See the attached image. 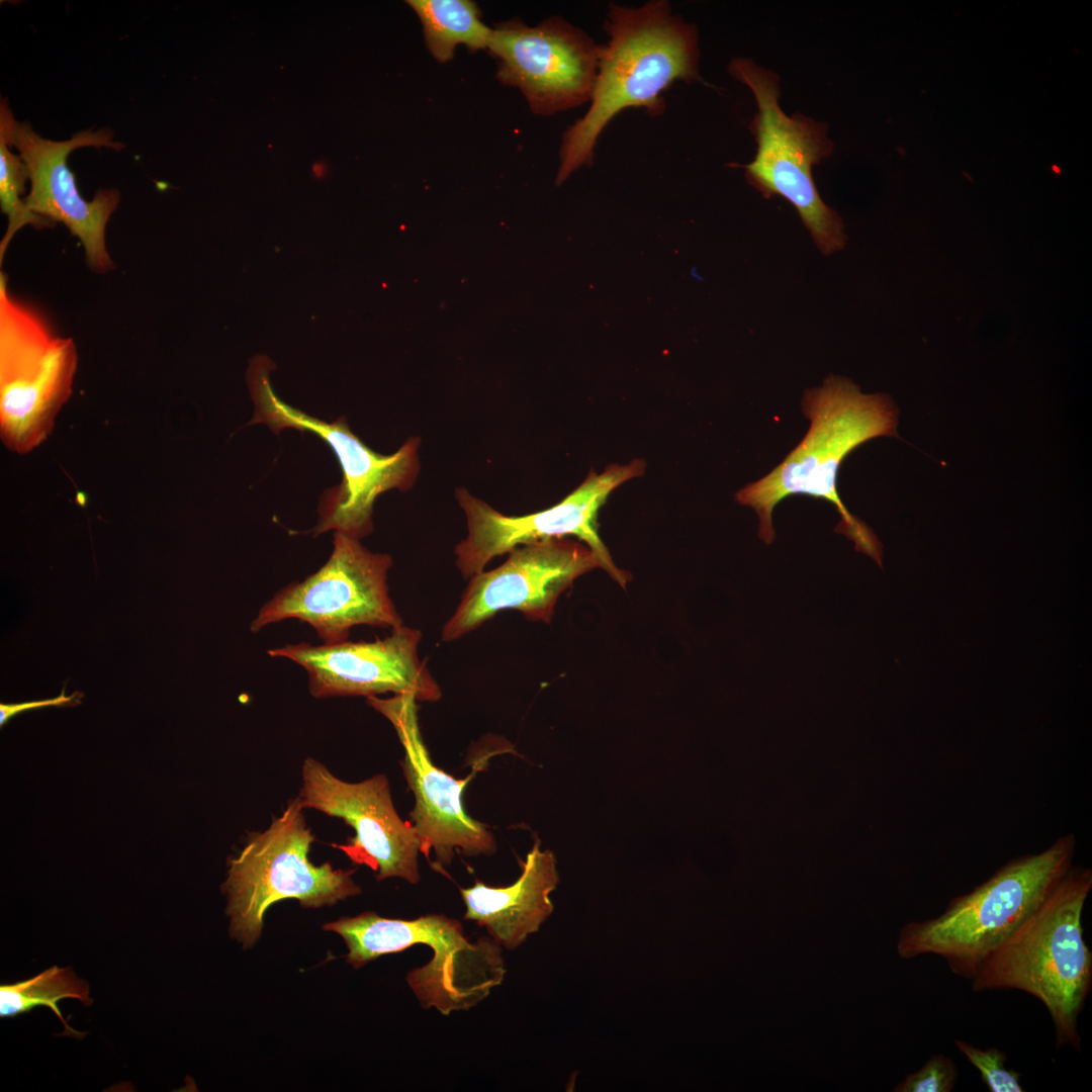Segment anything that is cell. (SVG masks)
Here are the masks:
<instances>
[{
    "label": "cell",
    "mask_w": 1092,
    "mask_h": 1092,
    "mask_svg": "<svg viewBox=\"0 0 1092 1092\" xmlns=\"http://www.w3.org/2000/svg\"><path fill=\"white\" fill-rule=\"evenodd\" d=\"M301 776L304 808L341 818L355 830L353 842L343 847L352 860L368 864L379 881L393 877L412 884L420 881V838L396 813L385 776L348 783L311 757L303 761Z\"/></svg>",
    "instance_id": "cell-16"
},
{
    "label": "cell",
    "mask_w": 1092,
    "mask_h": 1092,
    "mask_svg": "<svg viewBox=\"0 0 1092 1092\" xmlns=\"http://www.w3.org/2000/svg\"><path fill=\"white\" fill-rule=\"evenodd\" d=\"M0 128L26 165L30 187L23 199L28 210L55 223H63L77 237L84 248L86 264L93 272L112 270L114 263L106 249L105 230L119 204L120 193L112 188L99 189L93 199L87 201L81 196L67 161L69 155L80 148L120 151L124 145L115 142L113 132L106 127L81 130L65 141L42 138L29 122L15 119L3 98Z\"/></svg>",
    "instance_id": "cell-12"
},
{
    "label": "cell",
    "mask_w": 1092,
    "mask_h": 1092,
    "mask_svg": "<svg viewBox=\"0 0 1092 1092\" xmlns=\"http://www.w3.org/2000/svg\"><path fill=\"white\" fill-rule=\"evenodd\" d=\"M77 347L0 272V418L5 444L26 452L49 434L72 391Z\"/></svg>",
    "instance_id": "cell-9"
},
{
    "label": "cell",
    "mask_w": 1092,
    "mask_h": 1092,
    "mask_svg": "<svg viewBox=\"0 0 1092 1092\" xmlns=\"http://www.w3.org/2000/svg\"><path fill=\"white\" fill-rule=\"evenodd\" d=\"M323 928L344 938L347 962L356 969L417 943L430 946L433 959L410 972L406 979L423 1007H436L444 1015L474 1006L502 983L506 973L498 943L486 937L468 941L461 923L444 915L401 920L364 912Z\"/></svg>",
    "instance_id": "cell-6"
},
{
    "label": "cell",
    "mask_w": 1092,
    "mask_h": 1092,
    "mask_svg": "<svg viewBox=\"0 0 1092 1092\" xmlns=\"http://www.w3.org/2000/svg\"><path fill=\"white\" fill-rule=\"evenodd\" d=\"M328 561L302 581L278 590L259 611L250 630L286 619L310 625L326 644L346 641L357 625L394 629L403 625L388 590L392 559L365 548L359 539L334 532Z\"/></svg>",
    "instance_id": "cell-10"
},
{
    "label": "cell",
    "mask_w": 1092,
    "mask_h": 1092,
    "mask_svg": "<svg viewBox=\"0 0 1092 1092\" xmlns=\"http://www.w3.org/2000/svg\"><path fill=\"white\" fill-rule=\"evenodd\" d=\"M303 809L299 796L290 801L282 815L265 831L252 833L230 861L222 885L226 913L232 935L245 947L257 941L267 909L278 901L296 899L304 908H318L361 893L352 872L309 860L314 836Z\"/></svg>",
    "instance_id": "cell-8"
},
{
    "label": "cell",
    "mask_w": 1092,
    "mask_h": 1092,
    "mask_svg": "<svg viewBox=\"0 0 1092 1092\" xmlns=\"http://www.w3.org/2000/svg\"><path fill=\"white\" fill-rule=\"evenodd\" d=\"M495 77L518 88L531 111L552 115L589 102L601 44L559 16L535 26L519 18L496 23L487 47Z\"/></svg>",
    "instance_id": "cell-13"
},
{
    "label": "cell",
    "mask_w": 1092,
    "mask_h": 1092,
    "mask_svg": "<svg viewBox=\"0 0 1092 1092\" xmlns=\"http://www.w3.org/2000/svg\"><path fill=\"white\" fill-rule=\"evenodd\" d=\"M78 695H79L78 693H74L71 696H66L65 695V690H63L61 695L54 698V699H46V700H38V701H31V702H24V703H17V704H3V703H1L0 704V725L3 726L4 724H6L8 722V720L10 718H12L16 714H19V713L24 712L26 710L42 708V707H49V706H63V705L70 704L72 702L78 703L77 698L81 697V696H78Z\"/></svg>",
    "instance_id": "cell-24"
},
{
    "label": "cell",
    "mask_w": 1092,
    "mask_h": 1092,
    "mask_svg": "<svg viewBox=\"0 0 1092 1092\" xmlns=\"http://www.w3.org/2000/svg\"><path fill=\"white\" fill-rule=\"evenodd\" d=\"M418 15L426 47L433 58L447 63L459 44L470 52L487 50L492 28L481 20V11L470 0H410Z\"/></svg>",
    "instance_id": "cell-19"
},
{
    "label": "cell",
    "mask_w": 1092,
    "mask_h": 1092,
    "mask_svg": "<svg viewBox=\"0 0 1092 1092\" xmlns=\"http://www.w3.org/2000/svg\"><path fill=\"white\" fill-rule=\"evenodd\" d=\"M604 29L609 39L601 44L589 107L562 136L557 185L592 165L600 135L618 113L634 107L660 115L665 90L678 81L701 80L697 28L674 14L668 1L610 3Z\"/></svg>",
    "instance_id": "cell-1"
},
{
    "label": "cell",
    "mask_w": 1092,
    "mask_h": 1092,
    "mask_svg": "<svg viewBox=\"0 0 1092 1092\" xmlns=\"http://www.w3.org/2000/svg\"><path fill=\"white\" fill-rule=\"evenodd\" d=\"M1075 847L1073 834L1061 836L1044 850L1004 864L971 892L949 901L938 916L908 923L899 933V956H937L954 975L971 981L986 957L1073 866Z\"/></svg>",
    "instance_id": "cell-4"
},
{
    "label": "cell",
    "mask_w": 1092,
    "mask_h": 1092,
    "mask_svg": "<svg viewBox=\"0 0 1092 1092\" xmlns=\"http://www.w3.org/2000/svg\"><path fill=\"white\" fill-rule=\"evenodd\" d=\"M957 1049L980 1072L982 1082L990 1092H1024L1020 1074L1006 1067L1007 1055L996 1046L980 1049L962 1039H954Z\"/></svg>",
    "instance_id": "cell-22"
},
{
    "label": "cell",
    "mask_w": 1092,
    "mask_h": 1092,
    "mask_svg": "<svg viewBox=\"0 0 1092 1092\" xmlns=\"http://www.w3.org/2000/svg\"><path fill=\"white\" fill-rule=\"evenodd\" d=\"M10 149L6 133L0 128V207L8 218L6 232L0 242V263L11 240L21 228L32 225L40 230L55 225L54 221L26 207L21 195L25 192L26 182H29L28 171L20 156Z\"/></svg>",
    "instance_id": "cell-21"
},
{
    "label": "cell",
    "mask_w": 1092,
    "mask_h": 1092,
    "mask_svg": "<svg viewBox=\"0 0 1092 1092\" xmlns=\"http://www.w3.org/2000/svg\"><path fill=\"white\" fill-rule=\"evenodd\" d=\"M422 633L401 625L372 642L349 640L322 645L288 644L268 650L288 658L308 674L314 698L408 694L417 701L435 702L440 687L419 656Z\"/></svg>",
    "instance_id": "cell-15"
},
{
    "label": "cell",
    "mask_w": 1092,
    "mask_h": 1092,
    "mask_svg": "<svg viewBox=\"0 0 1092 1092\" xmlns=\"http://www.w3.org/2000/svg\"><path fill=\"white\" fill-rule=\"evenodd\" d=\"M1092 870L1072 866L1039 906L982 962L974 992L1019 990L1052 1018L1057 1048L1081 1049L1079 1017L1092 987V951L1082 914Z\"/></svg>",
    "instance_id": "cell-3"
},
{
    "label": "cell",
    "mask_w": 1092,
    "mask_h": 1092,
    "mask_svg": "<svg viewBox=\"0 0 1092 1092\" xmlns=\"http://www.w3.org/2000/svg\"><path fill=\"white\" fill-rule=\"evenodd\" d=\"M416 701L408 694L367 698V703L391 722L402 744V767L416 798L411 818L421 852L429 858L434 849L440 866L449 864L456 849L470 855L493 853L492 834L463 808L462 792L469 778L456 780L431 760L421 736Z\"/></svg>",
    "instance_id": "cell-17"
},
{
    "label": "cell",
    "mask_w": 1092,
    "mask_h": 1092,
    "mask_svg": "<svg viewBox=\"0 0 1092 1092\" xmlns=\"http://www.w3.org/2000/svg\"><path fill=\"white\" fill-rule=\"evenodd\" d=\"M802 411L810 422L802 441L768 474L739 489L736 500L757 513L758 535L765 544L775 540L772 512L786 497L804 494L828 502L840 516L834 530L883 567V545L843 505L837 475L846 456L867 441L899 438L896 404L887 394L862 393L849 379L830 375L821 386L805 390Z\"/></svg>",
    "instance_id": "cell-2"
},
{
    "label": "cell",
    "mask_w": 1092,
    "mask_h": 1092,
    "mask_svg": "<svg viewBox=\"0 0 1092 1092\" xmlns=\"http://www.w3.org/2000/svg\"><path fill=\"white\" fill-rule=\"evenodd\" d=\"M271 366L265 357H257L250 364L248 383L255 411L248 425L265 424L275 434L294 429L324 440L337 456L343 478L322 494L318 520L311 532L313 536L341 532L359 540L368 536L373 531L377 496L393 488L405 491L414 485L420 472V439L410 438L392 454L377 453L352 433L346 418L326 422L282 401L269 380Z\"/></svg>",
    "instance_id": "cell-7"
},
{
    "label": "cell",
    "mask_w": 1092,
    "mask_h": 1092,
    "mask_svg": "<svg viewBox=\"0 0 1092 1092\" xmlns=\"http://www.w3.org/2000/svg\"><path fill=\"white\" fill-rule=\"evenodd\" d=\"M645 467L643 460H633L625 465L612 464L600 474L590 471L558 504L517 517L506 516L467 489L458 488L456 499L465 514L467 535L454 548L457 568L464 578H470L483 571L492 559L520 545L573 536L586 544L600 558L602 568L625 587L631 574L614 563L599 535L598 514L614 489L642 475Z\"/></svg>",
    "instance_id": "cell-11"
},
{
    "label": "cell",
    "mask_w": 1092,
    "mask_h": 1092,
    "mask_svg": "<svg viewBox=\"0 0 1092 1092\" xmlns=\"http://www.w3.org/2000/svg\"><path fill=\"white\" fill-rule=\"evenodd\" d=\"M498 567L469 578L460 603L442 629L454 641L503 610H517L532 621L549 623L560 595L580 575L602 567L583 542L553 538L520 545Z\"/></svg>",
    "instance_id": "cell-14"
},
{
    "label": "cell",
    "mask_w": 1092,
    "mask_h": 1092,
    "mask_svg": "<svg viewBox=\"0 0 1092 1092\" xmlns=\"http://www.w3.org/2000/svg\"><path fill=\"white\" fill-rule=\"evenodd\" d=\"M74 998L90 1005L89 987L70 968L54 966L35 977L0 987V1016L13 1017L37 1006H47L63 1022L70 1033L79 1035L64 1019L58 1001Z\"/></svg>",
    "instance_id": "cell-20"
},
{
    "label": "cell",
    "mask_w": 1092,
    "mask_h": 1092,
    "mask_svg": "<svg viewBox=\"0 0 1092 1092\" xmlns=\"http://www.w3.org/2000/svg\"><path fill=\"white\" fill-rule=\"evenodd\" d=\"M728 72L751 90L757 105L749 124L756 154L752 162L735 167L744 169L747 182L765 198L787 199L825 256L842 250L843 221L822 200L812 174L813 167L833 152L828 125L801 113L786 114L780 105V77L751 59H733Z\"/></svg>",
    "instance_id": "cell-5"
},
{
    "label": "cell",
    "mask_w": 1092,
    "mask_h": 1092,
    "mask_svg": "<svg viewBox=\"0 0 1092 1092\" xmlns=\"http://www.w3.org/2000/svg\"><path fill=\"white\" fill-rule=\"evenodd\" d=\"M958 1077V1068L951 1058L943 1054H933L918 1071L909 1074L893 1091L950 1092Z\"/></svg>",
    "instance_id": "cell-23"
},
{
    "label": "cell",
    "mask_w": 1092,
    "mask_h": 1092,
    "mask_svg": "<svg viewBox=\"0 0 1092 1092\" xmlns=\"http://www.w3.org/2000/svg\"><path fill=\"white\" fill-rule=\"evenodd\" d=\"M558 883L553 852L542 850L536 839L522 863V875L513 885L494 888L476 881L474 886L460 889L466 906L464 918L485 927L496 943L513 950L551 915L550 894Z\"/></svg>",
    "instance_id": "cell-18"
}]
</instances>
